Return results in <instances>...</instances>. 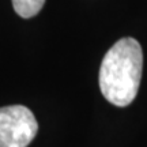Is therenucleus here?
<instances>
[{
	"label": "nucleus",
	"mask_w": 147,
	"mask_h": 147,
	"mask_svg": "<svg viewBox=\"0 0 147 147\" xmlns=\"http://www.w3.org/2000/svg\"><path fill=\"white\" fill-rule=\"evenodd\" d=\"M143 52L134 38H121L102 59L100 89L102 95L116 106H128L135 100L140 86Z\"/></svg>",
	"instance_id": "obj_1"
},
{
	"label": "nucleus",
	"mask_w": 147,
	"mask_h": 147,
	"mask_svg": "<svg viewBox=\"0 0 147 147\" xmlns=\"http://www.w3.org/2000/svg\"><path fill=\"white\" fill-rule=\"evenodd\" d=\"M38 123L23 105L0 108V147H27L36 138Z\"/></svg>",
	"instance_id": "obj_2"
},
{
	"label": "nucleus",
	"mask_w": 147,
	"mask_h": 147,
	"mask_svg": "<svg viewBox=\"0 0 147 147\" xmlns=\"http://www.w3.org/2000/svg\"><path fill=\"white\" fill-rule=\"evenodd\" d=\"M45 4V0H12L14 10L19 16L29 19L36 16Z\"/></svg>",
	"instance_id": "obj_3"
}]
</instances>
